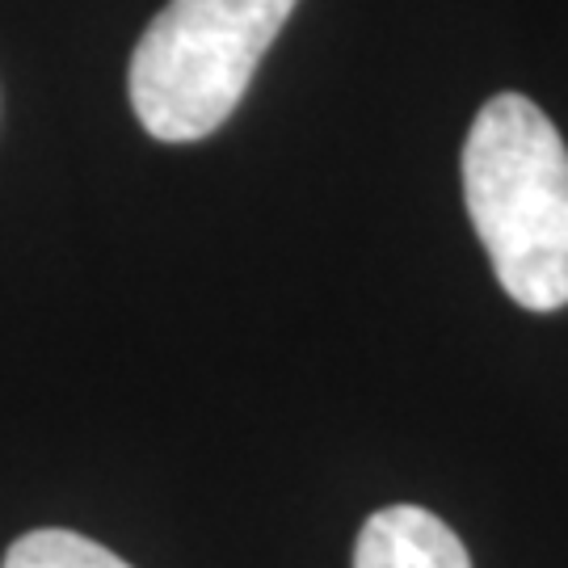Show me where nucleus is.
Here are the masks:
<instances>
[{
	"label": "nucleus",
	"instance_id": "f257e3e1",
	"mask_svg": "<svg viewBox=\"0 0 568 568\" xmlns=\"http://www.w3.org/2000/svg\"><path fill=\"white\" fill-rule=\"evenodd\" d=\"M464 199L493 274L518 307L568 304V148L523 93H497L464 143Z\"/></svg>",
	"mask_w": 568,
	"mask_h": 568
},
{
	"label": "nucleus",
	"instance_id": "f03ea898",
	"mask_svg": "<svg viewBox=\"0 0 568 568\" xmlns=\"http://www.w3.org/2000/svg\"><path fill=\"white\" fill-rule=\"evenodd\" d=\"M300 0H169L131 55L126 89L152 140L220 131Z\"/></svg>",
	"mask_w": 568,
	"mask_h": 568
},
{
	"label": "nucleus",
	"instance_id": "7ed1b4c3",
	"mask_svg": "<svg viewBox=\"0 0 568 568\" xmlns=\"http://www.w3.org/2000/svg\"><path fill=\"white\" fill-rule=\"evenodd\" d=\"M354 568H471L459 535L422 506H387L366 518Z\"/></svg>",
	"mask_w": 568,
	"mask_h": 568
},
{
	"label": "nucleus",
	"instance_id": "20e7f679",
	"mask_svg": "<svg viewBox=\"0 0 568 568\" xmlns=\"http://www.w3.org/2000/svg\"><path fill=\"white\" fill-rule=\"evenodd\" d=\"M0 568H131L122 556H114L110 548L84 539L77 530H30L21 535L13 548L4 551Z\"/></svg>",
	"mask_w": 568,
	"mask_h": 568
}]
</instances>
